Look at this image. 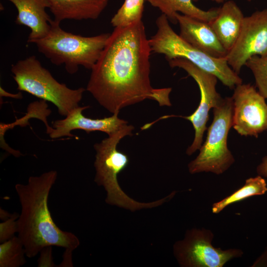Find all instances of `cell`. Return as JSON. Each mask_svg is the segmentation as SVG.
Segmentation results:
<instances>
[{
  "label": "cell",
  "mask_w": 267,
  "mask_h": 267,
  "mask_svg": "<svg viewBox=\"0 0 267 267\" xmlns=\"http://www.w3.org/2000/svg\"><path fill=\"white\" fill-rule=\"evenodd\" d=\"M151 49L142 20L115 27L91 69L86 90L111 113L145 99L171 106L172 89H155L150 80Z\"/></svg>",
  "instance_id": "cell-1"
},
{
  "label": "cell",
  "mask_w": 267,
  "mask_h": 267,
  "mask_svg": "<svg viewBox=\"0 0 267 267\" xmlns=\"http://www.w3.org/2000/svg\"><path fill=\"white\" fill-rule=\"evenodd\" d=\"M57 175L56 171L51 170L30 177L25 184L15 186L21 207L17 220L18 237L28 258L35 257L47 247L73 251L80 245L77 236L58 227L48 209V196Z\"/></svg>",
  "instance_id": "cell-2"
},
{
  "label": "cell",
  "mask_w": 267,
  "mask_h": 267,
  "mask_svg": "<svg viewBox=\"0 0 267 267\" xmlns=\"http://www.w3.org/2000/svg\"><path fill=\"white\" fill-rule=\"evenodd\" d=\"M50 29L43 39L36 41L38 51L56 65L64 64L70 74L80 66L91 69L98 60L110 34L84 37L67 32L60 24L51 20Z\"/></svg>",
  "instance_id": "cell-3"
},
{
  "label": "cell",
  "mask_w": 267,
  "mask_h": 267,
  "mask_svg": "<svg viewBox=\"0 0 267 267\" xmlns=\"http://www.w3.org/2000/svg\"><path fill=\"white\" fill-rule=\"evenodd\" d=\"M134 129V126L128 124L93 146L96 152L94 181L106 190V202L132 211L160 206L169 198L168 196L154 202L141 203L129 197L120 187L117 177L127 166L129 160L128 156L119 151L117 147L125 136L132 135Z\"/></svg>",
  "instance_id": "cell-4"
},
{
  "label": "cell",
  "mask_w": 267,
  "mask_h": 267,
  "mask_svg": "<svg viewBox=\"0 0 267 267\" xmlns=\"http://www.w3.org/2000/svg\"><path fill=\"white\" fill-rule=\"evenodd\" d=\"M169 22L164 14L157 18V31L149 39L151 51L164 54L168 61L178 58L185 59L214 75L230 89L242 83V79L229 66L225 57H213L193 46L177 34Z\"/></svg>",
  "instance_id": "cell-5"
},
{
  "label": "cell",
  "mask_w": 267,
  "mask_h": 267,
  "mask_svg": "<svg viewBox=\"0 0 267 267\" xmlns=\"http://www.w3.org/2000/svg\"><path fill=\"white\" fill-rule=\"evenodd\" d=\"M11 71L18 90L53 103L63 116L79 106L86 90L84 88L71 89L58 82L34 55L18 61Z\"/></svg>",
  "instance_id": "cell-6"
},
{
  "label": "cell",
  "mask_w": 267,
  "mask_h": 267,
  "mask_svg": "<svg viewBox=\"0 0 267 267\" xmlns=\"http://www.w3.org/2000/svg\"><path fill=\"white\" fill-rule=\"evenodd\" d=\"M232 97L222 98L213 108V121L207 130L205 141L196 158L188 165L192 174L203 172L222 174L234 163V159L227 147V139L232 126Z\"/></svg>",
  "instance_id": "cell-7"
},
{
  "label": "cell",
  "mask_w": 267,
  "mask_h": 267,
  "mask_svg": "<svg viewBox=\"0 0 267 267\" xmlns=\"http://www.w3.org/2000/svg\"><path fill=\"white\" fill-rule=\"evenodd\" d=\"M170 66L178 67L185 70L196 82L200 92V101L196 110L188 116L165 115L160 120L173 117H179L189 121L195 130V136L192 143L186 150V154L191 155L199 150L203 142L207 123L209 120L210 110L216 107L222 98L216 90L217 77L205 71L185 59L178 58L169 61Z\"/></svg>",
  "instance_id": "cell-8"
},
{
  "label": "cell",
  "mask_w": 267,
  "mask_h": 267,
  "mask_svg": "<svg viewBox=\"0 0 267 267\" xmlns=\"http://www.w3.org/2000/svg\"><path fill=\"white\" fill-rule=\"evenodd\" d=\"M213 233L206 229L187 231L184 239L174 245L176 257L181 266L187 267H222L232 258L240 257L241 250H223L211 244Z\"/></svg>",
  "instance_id": "cell-9"
},
{
  "label": "cell",
  "mask_w": 267,
  "mask_h": 267,
  "mask_svg": "<svg viewBox=\"0 0 267 267\" xmlns=\"http://www.w3.org/2000/svg\"><path fill=\"white\" fill-rule=\"evenodd\" d=\"M232 127L241 135L254 136L267 130V104L253 86L242 83L234 88Z\"/></svg>",
  "instance_id": "cell-10"
},
{
  "label": "cell",
  "mask_w": 267,
  "mask_h": 267,
  "mask_svg": "<svg viewBox=\"0 0 267 267\" xmlns=\"http://www.w3.org/2000/svg\"><path fill=\"white\" fill-rule=\"evenodd\" d=\"M266 55L267 8L244 17L239 36L225 58L229 66L239 74L250 58Z\"/></svg>",
  "instance_id": "cell-11"
},
{
  "label": "cell",
  "mask_w": 267,
  "mask_h": 267,
  "mask_svg": "<svg viewBox=\"0 0 267 267\" xmlns=\"http://www.w3.org/2000/svg\"><path fill=\"white\" fill-rule=\"evenodd\" d=\"M89 107V106H79L74 109L64 119L52 122V129L46 134L52 139L74 137L71 132L75 130H84L87 133L100 131L111 135L128 124V121L118 117L119 113L102 119L86 117L83 115V111Z\"/></svg>",
  "instance_id": "cell-12"
},
{
  "label": "cell",
  "mask_w": 267,
  "mask_h": 267,
  "mask_svg": "<svg viewBox=\"0 0 267 267\" xmlns=\"http://www.w3.org/2000/svg\"><path fill=\"white\" fill-rule=\"evenodd\" d=\"M179 36L187 43L216 58L225 57L227 53L209 22L179 13L175 15Z\"/></svg>",
  "instance_id": "cell-13"
},
{
  "label": "cell",
  "mask_w": 267,
  "mask_h": 267,
  "mask_svg": "<svg viewBox=\"0 0 267 267\" xmlns=\"http://www.w3.org/2000/svg\"><path fill=\"white\" fill-rule=\"evenodd\" d=\"M7 0L12 2L17 10L15 23L31 29L28 43H34L47 35L52 19L45 11V8H49L46 0Z\"/></svg>",
  "instance_id": "cell-14"
},
{
  "label": "cell",
  "mask_w": 267,
  "mask_h": 267,
  "mask_svg": "<svg viewBox=\"0 0 267 267\" xmlns=\"http://www.w3.org/2000/svg\"><path fill=\"white\" fill-rule=\"evenodd\" d=\"M244 17L242 10L236 3L229 0L219 8L216 16L209 22L227 51L235 43L240 32Z\"/></svg>",
  "instance_id": "cell-15"
},
{
  "label": "cell",
  "mask_w": 267,
  "mask_h": 267,
  "mask_svg": "<svg viewBox=\"0 0 267 267\" xmlns=\"http://www.w3.org/2000/svg\"><path fill=\"white\" fill-rule=\"evenodd\" d=\"M58 23L66 19H96L107 6L109 0H46Z\"/></svg>",
  "instance_id": "cell-16"
},
{
  "label": "cell",
  "mask_w": 267,
  "mask_h": 267,
  "mask_svg": "<svg viewBox=\"0 0 267 267\" xmlns=\"http://www.w3.org/2000/svg\"><path fill=\"white\" fill-rule=\"evenodd\" d=\"M150 4L158 8L162 14H165L169 20L177 23L176 14H182L202 21L209 22L217 15L219 8L204 10L198 8L193 1L196 0H146Z\"/></svg>",
  "instance_id": "cell-17"
},
{
  "label": "cell",
  "mask_w": 267,
  "mask_h": 267,
  "mask_svg": "<svg viewBox=\"0 0 267 267\" xmlns=\"http://www.w3.org/2000/svg\"><path fill=\"white\" fill-rule=\"evenodd\" d=\"M267 191L266 181L258 175L246 180L245 184L230 195L213 205L212 212L218 214L225 207L231 204L240 201L249 197L261 195Z\"/></svg>",
  "instance_id": "cell-18"
},
{
  "label": "cell",
  "mask_w": 267,
  "mask_h": 267,
  "mask_svg": "<svg viewBox=\"0 0 267 267\" xmlns=\"http://www.w3.org/2000/svg\"><path fill=\"white\" fill-rule=\"evenodd\" d=\"M25 256L24 246L18 236H14L0 245V267L22 266L26 262Z\"/></svg>",
  "instance_id": "cell-19"
},
{
  "label": "cell",
  "mask_w": 267,
  "mask_h": 267,
  "mask_svg": "<svg viewBox=\"0 0 267 267\" xmlns=\"http://www.w3.org/2000/svg\"><path fill=\"white\" fill-rule=\"evenodd\" d=\"M146 0H124L116 13L111 20L115 27H127L141 20Z\"/></svg>",
  "instance_id": "cell-20"
},
{
  "label": "cell",
  "mask_w": 267,
  "mask_h": 267,
  "mask_svg": "<svg viewBox=\"0 0 267 267\" xmlns=\"http://www.w3.org/2000/svg\"><path fill=\"white\" fill-rule=\"evenodd\" d=\"M245 65L252 71L259 93L267 98V55L252 56Z\"/></svg>",
  "instance_id": "cell-21"
},
{
  "label": "cell",
  "mask_w": 267,
  "mask_h": 267,
  "mask_svg": "<svg viewBox=\"0 0 267 267\" xmlns=\"http://www.w3.org/2000/svg\"><path fill=\"white\" fill-rule=\"evenodd\" d=\"M19 215L13 214L8 219L0 223V242L2 243L14 236L18 231L17 219Z\"/></svg>",
  "instance_id": "cell-22"
},
{
  "label": "cell",
  "mask_w": 267,
  "mask_h": 267,
  "mask_svg": "<svg viewBox=\"0 0 267 267\" xmlns=\"http://www.w3.org/2000/svg\"><path fill=\"white\" fill-rule=\"evenodd\" d=\"M258 175L267 178V156L262 159V162L257 168Z\"/></svg>",
  "instance_id": "cell-23"
},
{
  "label": "cell",
  "mask_w": 267,
  "mask_h": 267,
  "mask_svg": "<svg viewBox=\"0 0 267 267\" xmlns=\"http://www.w3.org/2000/svg\"><path fill=\"white\" fill-rule=\"evenodd\" d=\"M0 95H9L10 97H13V98H19L21 97L22 95L19 92V93L13 94H9L8 92H6L1 87H0Z\"/></svg>",
  "instance_id": "cell-24"
},
{
  "label": "cell",
  "mask_w": 267,
  "mask_h": 267,
  "mask_svg": "<svg viewBox=\"0 0 267 267\" xmlns=\"http://www.w3.org/2000/svg\"><path fill=\"white\" fill-rule=\"evenodd\" d=\"M211 0L215 1L217 3H222V2H223L226 0Z\"/></svg>",
  "instance_id": "cell-25"
},
{
  "label": "cell",
  "mask_w": 267,
  "mask_h": 267,
  "mask_svg": "<svg viewBox=\"0 0 267 267\" xmlns=\"http://www.w3.org/2000/svg\"><path fill=\"white\" fill-rule=\"evenodd\" d=\"M248 0V1H251L252 0Z\"/></svg>",
  "instance_id": "cell-26"
}]
</instances>
